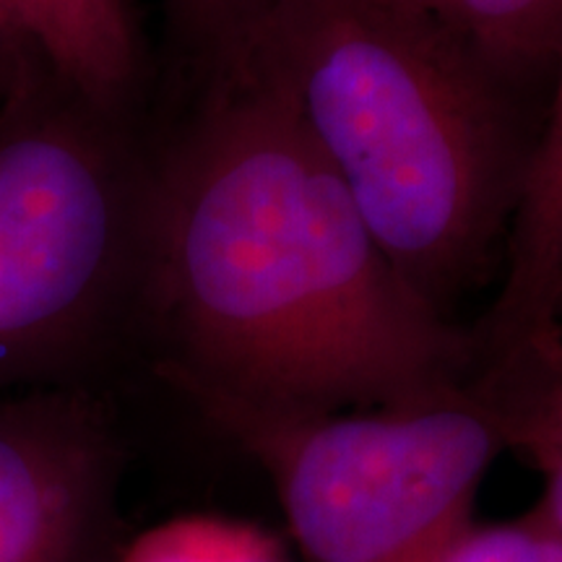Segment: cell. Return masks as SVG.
<instances>
[{
	"label": "cell",
	"instance_id": "30bf717a",
	"mask_svg": "<svg viewBox=\"0 0 562 562\" xmlns=\"http://www.w3.org/2000/svg\"><path fill=\"white\" fill-rule=\"evenodd\" d=\"M115 562H290V558L261 526L193 513L151 526Z\"/></svg>",
	"mask_w": 562,
	"mask_h": 562
},
{
	"label": "cell",
	"instance_id": "6da1fadb",
	"mask_svg": "<svg viewBox=\"0 0 562 562\" xmlns=\"http://www.w3.org/2000/svg\"><path fill=\"white\" fill-rule=\"evenodd\" d=\"M138 305L201 402L344 412L472 378L480 339L414 292L263 70L199 83L151 157Z\"/></svg>",
	"mask_w": 562,
	"mask_h": 562
},
{
	"label": "cell",
	"instance_id": "8992f818",
	"mask_svg": "<svg viewBox=\"0 0 562 562\" xmlns=\"http://www.w3.org/2000/svg\"><path fill=\"white\" fill-rule=\"evenodd\" d=\"M503 261L501 292L476 334L492 364L562 339V42Z\"/></svg>",
	"mask_w": 562,
	"mask_h": 562
},
{
	"label": "cell",
	"instance_id": "5bb4252c",
	"mask_svg": "<svg viewBox=\"0 0 562 562\" xmlns=\"http://www.w3.org/2000/svg\"><path fill=\"white\" fill-rule=\"evenodd\" d=\"M402 3L412 5V9H417V11L430 13V16L438 19L440 11H442V5H446V0H402Z\"/></svg>",
	"mask_w": 562,
	"mask_h": 562
},
{
	"label": "cell",
	"instance_id": "8fae6325",
	"mask_svg": "<svg viewBox=\"0 0 562 562\" xmlns=\"http://www.w3.org/2000/svg\"><path fill=\"white\" fill-rule=\"evenodd\" d=\"M277 0H165L167 26L195 83L220 74L248 45Z\"/></svg>",
	"mask_w": 562,
	"mask_h": 562
},
{
	"label": "cell",
	"instance_id": "7a4b0ae2",
	"mask_svg": "<svg viewBox=\"0 0 562 562\" xmlns=\"http://www.w3.org/2000/svg\"><path fill=\"white\" fill-rule=\"evenodd\" d=\"M240 60L284 91L406 284L451 315L505 252L533 94L402 0H277Z\"/></svg>",
	"mask_w": 562,
	"mask_h": 562
},
{
	"label": "cell",
	"instance_id": "4fadbf2b",
	"mask_svg": "<svg viewBox=\"0 0 562 562\" xmlns=\"http://www.w3.org/2000/svg\"><path fill=\"white\" fill-rule=\"evenodd\" d=\"M53 81H60V76L24 3L0 0V115Z\"/></svg>",
	"mask_w": 562,
	"mask_h": 562
},
{
	"label": "cell",
	"instance_id": "5b68a950",
	"mask_svg": "<svg viewBox=\"0 0 562 562\" xmlns=\"http://www.w3.org/2000/svg\"><path fill=\"white\" fill-rule=\"evenodd\" d=\"M121 451L66 391L0 396V562H102Z\"/></svg>",
	"mask_w": 562,
	"mask_h": 562
},
{
	"label": "cell",
	"instance_id": "9c48e42d",
	"mask_svg": "<svg viewBox=\"0 0 562 562\" xmlns=\"http://www.w3.org/2000/svg\"><path fill=\"white\" fill-rule=\"evenodd\" d=\"M513 451L542 476L537 508L562 537V339L513 370Z\"/></svg>",
	"mask_w": 562,
	"mask_h": 562
},
{
	"label": "cell",
	"instance_id": "277c9868",
	"mask_svg": "<svg viewBox=\"0 0 562 562\" xmlns=\"http://www.w3.org/2000/svg\"><path fill=\"white\" fill-rule=\"evenodd\" d=\"M193 404L263 469L307 562L404 558L474 516L484 476L513 448V383L495 368L370 409Z\"/></svg>",
	"mask_w": 562,
	"mask_h": 562
},
{
	"label": "cell",
	"instance_id": "ba28073f",
	"mask_svg": "<svg viewBox=\"0 0 562 562\" xmlns=\"http://www.w3.org/2000/svg\"><path fill=\"white\" fill-rule=\"evenodd\" d=\"M442 24L513 87H550L562 42V0H446Z\"/></svg>",
	"mask_w": 562,
	"mask_h": 562
},
{
	"label": "cell",
	"instance_id": "7c38bea8",
	"mask_svg": "<svg viewBox=\"0 0 562 562\" xmlns=\"http://www.w3.org/2000/svg\"><path fill=\"white\" fill-rule=\"evenodd\" d=\"M393 562H562V537L533 505L510 521L467 518Z\"/></svg>",
	"mask_w": 562,
	"mask_h": 562
},
{
	"label": "cell",
	"instance_id": "52a82bcc",
	"mask_svg": "<svg viewBox=\"0 0 562 562\" xmlns=\"http://www.w3.org/2000/svg\"><path fill=\"white\" fill-rule=\"evenodd\" d=\"M55 74L83 100L131 117L146 81V45L131 0H21Z\"/></svg>",
	"mask_w": 562,
	"mask_h": 562
},
{
	"label": "cell",
	"instance_id": "3957f363",
	"mask_svg": "<svg viewBox=\"0 0 562 562\" xmlns=\"http://www.w3.org/2000/svg\"><path fill=\"white\" fill-rule=\"evenodd\" d=\"M151 157L53 81L0 115V396L83 360L140 292Z\"/></svg>",
	"mask_w": 562,
	"mask_h": 562
}]
</instances>
